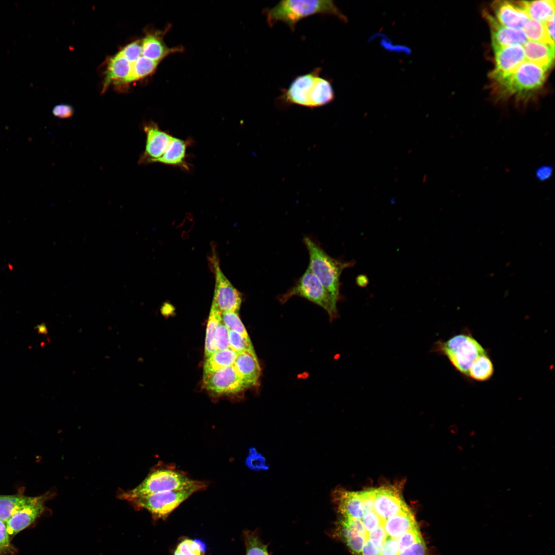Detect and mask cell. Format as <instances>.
Here are the masks:
<instances>
[{
	"mask_svg": "<svg viewBox=\"0 0 555 555\" xmlns=\"http://www.w3.org/2000/svg\"><path fill=\"white\" fill-rule=\"evenodd\" d=\"M493 47H504L512 45H523L528 40L522 28H512L504 26L491 15H488Z\"/></svg>",
	"mask_w": 555,
	"mask_h": 555,
	"instance_id": "16",
	"label": "cell"
},
{
	"mask_svg": "<svg viewBox=\"0 0 555 555\" xmlns=\"http://www.w3.org/2000/svg\"><path fill=\"white\" fill-rule=\"evenodd\" d=\"M131 63H130L119 52L108 61L106 76L104 81L103 90L113 81L124 82L130 74Z\"/></svg>",
	"mask_w": 555,
	"mask_h": 555,
	"instance_id": "23",
	"label": "cell"
},
{
	"mask_svg": "<svg viewBox=\"0 0 555 555\" xmlns=\"http://www.w3.org/2000/svg\"><path fill=\"white\" fill-rule=\"evenodd\" d=\"M146 134L145 150L140 155L139 164L153 163L161 157L168 149L173 137L169 132L161 130L158 124L150 121L143 126Z\"/></svg>",
	"mask_w": 555,
	"mask_h": 555,
	"instance_id": "11",
	"label": "cell"
},
{
	"mask_svg": "<svg viewBox=\"0 0 555 555\" xmlns=\"http://www.w3.org/2000/svg\"><path fill=\"white\" fill-rule=\"evenodd\" d=\"M221 321V312L212 301L206 328L205 345L206 358L216 351L215 345V335L216 328Z\"/></svg>",
	"mask_w": 555,
	"mask_h": 555,
	"instance_id": "28",
	"label": "cell"
},
{
	"mask_svg": "<svg viewBox=\"0 0 555 555\" xmlns=\"http://www.w3.org/2000/svg\"><path fill=\"white\" fill-rule=\"evenodd\" d=\"M526 60L548 69L553 61L554 45L528 40L523 45Z\"/></svg>",
	"mask_w": 555,
	"mask_h": 555,
	"instance_id": "21",
	"label": "cell"
},
{
	"mask_svg": "<svg viewBox=\"0 0 555 555\" xmlns=\"http://www.w3.org/2000/svg\"><path fill=\"white\" fill-rule=\"evenodd\" d=\"M33 497L21 494L0 495V519L7 523L21 508L29 503Z\"/></svg>",
	"mask_w": 555,
	"mask_h": 555,
	"instance_id": "26",
	"label": "cell"
},
{
	"mask_svg": "<svg viewBox=\"0 0 555 555\" xmlns=\"http://www.w3.org/2000/svg\"><path fill=\"white\" fill-rule=\"evenodd\" d=\"M361 520L366 532L377 528L383 521L378 515L374 509L368 511H364Z\"/></svg>",
	"mask_w": 555,
	"mask_h": 555,
	"instance_id": "38",
	"label": "cell"
},
{
	"mask_svg": "<svg viewBox=\"0 0 555 555\" xmlns=\"http://www.w3.org/2000/svg\"><path fill=\"white\" fill-rule=\"evenodd\" d=\"M205 482L191 479L185 473L172 468L162 467L153 470L143 481L134 489L124 492L120 497L127 499L154 493L191 488L205 489Z\"/></svg>",
	"mask_w": 555,
	"mask_h": 555,
	"instance_id": "4",
	"label": "cell"
},
{
	"mask_svg": "<svg viewBox=\"0 0 555 555\" xmlns=\"http://www.w3.org/2000/svg\"><path fill=\"white\" fill-rule=\"evenodd\" d=\"M547 70L525 60L513 72L497 83L504 93L523 97L542 85Z\"/></svg>",
	"mask_w": 555,
	"mask_h": 555,
	"instance_id": "7",
	"label": "cell"
},
{
	"mask_svg": "<svg viewBox=\"0 0 555 555\" xmlns=\"http://www.w3.org/2000/svg\"><path fill=\"white\" fill-rule=\"evenodd\" d=\"M203 384L207 391L217 396L235 394L246 389L233 365L214 372L203 380Z\"/></svg>",
	"mask_w": 555,
	"mask_h": 555,
	"instance_id": "10",
	"label": "cell"
},
{
	"mask_svg": "<svg viewBox=\"0 0 555 555\" xmlns=\"http://www.w3.org/2000/svg\"><path fill=\"white\" fill-rule=\"evenodd\" d=\"M10 546L6 523L0 519V548H8Z\"/></svg>",
	"mask_w": 555,
	"mask_h": 555,
	"instance_id": "43",
	"label": "cell"
},
{
	"mask_svg": "<svg viewBox=\"0 0 555 555\" xmlns=\"http://www.w3.org/2000/svg\"><path fill=\"white\" fill-rule=\"evenodd\" d=\"M192 143L193 141L190 138L183 140L173 137L164 154L161 157L155 160L153 163L158 162L165 165L178 167L185 171H189L191 165L187 161L188 155L186 152L187 147Z\"/></svg>",
	"mask_w": 555,
	"mask_h": 555,
	"instance_id": "18",
	"label": "cell"
},
{
	"mask_svg": "<svg viewBox=\"0 0 555 555\" xmlns=\"http://www.w3.org/2000/svg\"><path fill=\"white\" fill-rule=\"evenodd\" d=\"M164 32L147 33L142 41V55L154 61L160 62L170 54L179 52L180 48H170L163 40Z\"/></svg>",
	"mask_w": 555,
	"mask_h": 555,
	"instance_id": "20",
	"label": "cell"
},
{
	"mask_svg": "<svg viewBox=\"0 0 555 555\" xmlns=\"http://www.w3.org/2000/svg\"><path fill=\"white\" fill-rule=\"evenodd\" d=\"M554 15H553L550 18V20L545 24L547 33H548L550 40L553 42H554Z\"/></svg>",
	"mask_w": 555,
	"mask_h": 555,
	"instance_id": "44",
	"label": "cell"
},
{
	"mask_svg": "<svg viewBox=\"0 0 555 555\" xmlns=\"http://www.w3.org/2000/svg\"><path fill=\"white\" fill-rule=\"evenodd\" d=\"M422 538L418 526L410 530L403 534L398 540L399 552L410 547Z\"/></svg>",
	"mask_w": 555,
	"mask_h": 555,
	"instance_id": "37",
	"label": "cell"
},
{
	"mask_svg": "<svg viewBox=\"0 0 555 555\" xmlns=\"http://www.w3.org/2000/svg\"><path fill=\"white\" fill-rule=\"evenodd\" d=\"M197 488L154 493L127 499L136 508L145 509L156 518H164L192 494Z\"/></svg>",
	"mask_w": 555,
	"mask_h": 555,
	"instance_id": "8",
	"label": "cell"
},
{
	"mask_svg": "<svg viewBox=\"0 0 555 555\" xmlns=\"http://www.w3.org/2000/svg\"><path fill=\"white\" fill-rule=\"evenodd\" d=\"M492 8L498 23L512 28H522L530 18L522 2L519 4L509 1H496Z\"/></svg>",
	"mask_w": 555,
	"mask_h": 555,
	"instance_id": "15",
	"label": "cell"
},
{
	"mask_svg": "<svg viewBox=\"0 0 555 555\" xmlns=\"http://www.w3.org/2000/svg\"><path fill=\"white\" fill-rule=\"evenodd\" d=\"M303 242L309 253L308 268L338 302L341 299L340 290L341 274L345 269L353 267L355 261H345L332 257L318 243L309 236H305Z\"/></svg>",
	"mask_w": 555,
	"mask_h": 555,
	"instance_id": "3",
	"label": "cell"
},
{
	"mask_svg": "<svg viewBox=\"0 0 555 555\" xmlns=\"http://www.w3.org/2000/svg\"><path fill=\"white\" fill-rule=\"evenodd\" d=\"M553 167L550 165H543L539 166L535 171V177L540 181H545L549 179L552 176Z\"/></svg>",
	"mask_w": 555,
	"mask_h": 555,
	"instance_id": "42",
	"label": "cell"
},
{
	"mask_svg": "<svg viewBox=\"0 0 555 555\" xmlns=\"http://www.w3.org/2000/svg\"><path fill=\"white\" fill-rule=\"evenodd\" d=\"M230 348L237 354L248 352L256 355L251 340L234 331L229 330Z\"/></svg>",
	"mask_w": 555,
	"mask_h": 555,
	"instance_id": "32",
	"label": "cell"
},
{
	"mask_svg": "<svg viewBox=\"0 0 555 555\" xmlns=\"http://www.w3.org/2000/svg\"><path fill=\"white\" fill-rule=\"evenodd\" d=\"M215 276L213 302L221 312H238L242 302V295L231 283L221 271L215 254L210 258Z\"/></svg>",
	"mask_w": 555,
	"mask_h": 555,
	"instance_id": "9",
	"label": "cell"
},
{
	"mask_svg": "<svg viewBox=\"0 0 555 555\" xmlns=\"http://www.w3.org/2000/svg\"><path fill=\"white\" fill-rule=\"evenodd\" d=\"M522 29L529 41L554 45L547 33L545 24L529 18Z\"/></svg>",
	"mask_w": 555,
	"mask_h": 555,
	"instance_id": "30",
	"label": "cell"
},
{
	"mask_svg": "<svg viewBox=\"0 0 555 555\" xmlns=\"http://www.w3.org/2000/svg\"><path fill=\"white\" fill-rule=\"evenodd\" d=\"M159 63L141 56L131 63L130 74L124 82H133L149 76L156 70Z\"/></svg>",
	"mask_w": 555,
	"mask_h": 555,
	"instance_id": "29",
	"label": "cell"
},
{
	"mask_svg": "<svg viewBox=\"0 0 555 555\" xmlns=\"http://www.w3.org/2000/svg\"><path fill=\"white\" fill-rule=\"evenodd\" d=\"M73 107L67 104H59L54 106L52 110L53 115L60 119L70 118L73 115Z\"/></svg>",
	"mask_w": 555,
	"mask_h": 555,
	"instance_id": "41",
	"label": "cell"
},
{
	"mask_svg": "<svg viewBox=\"0 0 555 555\" xmlns=\"http://www.w3.org/2000/svg\"><path fill=\"white\" fill-rule=\"evenodd\" d=\"M293 296L304 298L319 305L328 313L331 320L338 316L337 302L308 268L295 284L278 299L284 303Z\"/></svg>",
	"mask_w": 555,
	"mask_h": 555,
	"instance_id": "6",
	"label": "cell"
},
{
	"mask_svg": "<svg viewBox=\"0 0 555 555\" xmlns=\"http://www.w3.org/2000/svg\"><path fill=\"white\" fill-rule=\"evenodd\" d=\"M416 526L415 517L410 509L392 515L384 522V528L388 538L396 540Z\"/></svg>",
	"mask_w": 555,
	"mask_h": 555,
	"instance_id": "22",
	"label": "cell"
},
{
	"mask_svg": "<svg viewBox=\"0 0 555 555\" xmlns=\"http://www.w3.org/2000/svg\"><path fill=\"white\" fill-rule=\"evenodd\" d=\"M0 554H1V548H0Z\"/></svg>",
	"mask_w": 555,
	"mask_h": 555,
	"instance_id": "45",
	"label": "cell"
},
{
	"mask_svg": "<svg viewBox=\"0 0 555 555\" xmlns=\"http://www.w3.org/2000/svg\"><path fill=\"white\" fill-rule=\"evenodd\" d=\"M268 25L272 27L278 22L285 23L294 31L295 25L301 20L316 14H329L347 22L346 16L330 0H285L275 6L264 10Z\"/></svg>",
	"mask_w": 555,
	"mask_h": 555,
	"instance_id": "2",
	"label": "cell"
},
{
	"mask_svg": "<svg viewBox=\"0 0 555 555\" xmlns=\"http://www.w3.org/2000/svg\"><path fill=\"white\" fill-rule=\"evenodd\" d=\"M399 555H429L423 539L399 552Z\"/></svg>",
	"mask_w": 555,
	"mask_h": 555,
	"instance_id": "40",
	"label": "cell"
},
{
	"mask_svg": "<svg viewBox=\"0 0 555 555\" xmlns=\"http://www.w3.org/2000/svg\"><path fill=\"white\" fill-rule=\"evenodd\" d=\"M48 497L47 494L33 497L29 503L11 516L6 523L10 536L28 527L41 516L45 510V503Z\"/></svg>",
	"mask_w": 555,
	"mask_h": 555,
	"instance_id": "14",
	"label": "cell"
},
{
	"mask_svg": "<svg viewBox=\"0 0 555 555\" xmlns=\"http://www.w3.org/2000/svg\"><path fill=\"white\" fill-rule=\"evenodd\" d=\"M142 41H135L124 47L119 52L132 63L142 56Z\"/></svg>",
	"mask_w": 555,
	"mask_h": 555,
	"instance_id": "35",
	"label": "cell"
},
{
	"mask_svg": "<svg viewBox=\"0 0 555 555\" xmlns=\"http://www.w3.org/2000/svg\"><path fill=\"white\" fill-rule=\"evenodd\" d=\"M237 354L229 348L225 350H216L206 358L203 365V380L221 368L233 365Z\"/></svg>",
	"mask_w": 555,
	"mask_h": 555,
	"instance_id": "24",
	"label": "cell"
},
{
	"mask_svg": "<svg viewBox=\"0 0 555 555\" xmlns=\"http://www.w3.org/2000/svg\"><path fill=\"white\" fill-rule=\"evenodd\" d=\"M215 345L216 350L230 348L229 329L221 321L218 325L215 335Z\"/></svg>",
	"mask_w": 555,
	"mask_h": 555,
	"instance_id": "36",
	"label": "cell"
},
{
	"mask_svg": "<svg viewBox=\"0 0 555 555\" xmlns=\"http://www.w3.org/2000/svg\"><path fill=\"white\" fill-rule=\"evenodd\" d=\"M494 373L492 360L486 352L479 355L470 366L468 377L478 382L489 380Z\"/></svg>",
	"mask_w": 555,
	"mask_h": 555,
	"instance_id": "27",
	"label": "cell"
},
{
	"mask_svg": "<svg viewBox=\"0 0 555 555\" xmlns=\"http://www.w3.org/2000/svg\"><path fill=\"white\" fill-rule=\"evenodd\" d=\"M321 68L295 78L288 87L282 90L280 100L287 104L309 108L325 105L335 98L331 83L320 76Z\"/></svg>",
	"mask_w": 555,
	"mask_h": 555,
	"instance_id": "1",
	"label": "cell"
},
{
	"mask_svg": "<svg viewBox=\"0 0 555 555\" xmlns=\"http://www.w3.org/2000/svg\"><path fill=\"white\" fill-rule=\"evenodd\" d=\"M432 349L446 356L455 369L467 378L474 360L487 352L471 333L465 331L456 334L446 341L436 342Z\"/></svg>",
	"mask_w": 555,
	"mask_h": 555,
	"instance_id": "5",
	"label": "cell"
},
{
	"mask_svg": "<svg viewBox=\"0 0 555 555\" xmlns=\"http://www.w3.org/2000/svg\"><path fill=\"white\" fill-rule=\"evenodd\" d=\"M342 517L361 520L363 515V502L360 492L338 490L334 496Z\"/></svg>",
	"mask_w": 555,
	"mask_h": 555,
	"instance_id": "19",
	"label": "cell"
},
{
	"mask_svg": "<svg viewBox=\"0 0 555 555\" xmlns=\"http://www.w3.org/2000/svg\"><path fill=\"white\" fill-rule=\"evenodd\" d=\"M246 555H269L267 547L255 531L246 530L244 533Z\"/></svg>",
	"mask_w": 555,
	"mask_h": 555,
	"instance_id": "31",
	"label": "cell"
},
{
	"mask_svg": "<svg viewBox=\"0 0 555 555\" xmlns=\"http://www.w3.org/2000/svg\"><path fill=\"white\" fill-rule=\"evenodd\" d=\"M233 366L241 377L246 389L258 384L261 368L256 355L248 352L238 353Z\"/></svg>",
	"mask_w": 555,
	"mask_h": 555,
	"instance_id": "17",
	"label": "cell"
},
{
	"mask_svg": "<svg viewBox=\"0 0 555 555\" xmlns=\"http://www.w3.org/2000/svg\"><path fill=\"white\" fill-rule=\"evenodd\" d=\"M374 509L383 520L410 509L398 491L393 487L373 489Z\"/></svg>",
	"mask_w": 555,
	"mask_h": 555,
	"instance_id": "13",
	"label": "cell"
},
{
	"mask_svg": "<svg viewBox=\"0 0 555 555\" xmlns=\"http://www.w3.org/2000/svg\"><path fill=\"white\" fill-rule=\"evenodd\" d=\"M529 18L545 24L554 15V1H522Z\"/></svg>",
	"mask_w": 555,
	"mask_h": 555,
	"instance_id": "25",
	"label": "cell"
},
{
	"mask_svg": "<svg viewBox=\"0 0 555 555\" xmlns=\"http://www.w3.org/2000/svg\"><path fill=\"white\" fill-rule=\"evenodd\" d=\"M174 555H202V550L197 542L186 539L178 544Z\"/></svg>",
	"mask_w": 555,
	"mask_h": 555,
	"instance_id": "34",
	"label": "cell"
},
{
	"mask_svg": "<svg viewBox=\"0 0 555 555\" xmlns=\"http://www.w3.org/2000/svg\"><path fill=\"white\" fill-rule=\"evenodd\" d=\"M246 464L249 468L254 470L263 469L265 467L267 468L263 456L253 449H250L246 459Z\"/></svg>",
	"mask_w": 555,
	"mask_h": 555,
	"instance_id": "39",
	"label": "cell"
},
{
	"mask_svg": "<svg viewBox=\"0 0 555 555\" xmlns=\"http://www.w3.org/2000/svg\"><path fill=\"white\" fill-rule=\"evenodd\" d=\"M221 314L222 321L229 330L234 331L244 337H249L238 312L227 311L221 312Z\"/></svg>",
	"mask_w": 555,
	"mask_h": 555,
	"instance_id": "33",
	"label": "cell"
},
{
	"mask_svg": "<svg viewBox=\"0 0 555 555\" xmlns=\"http://www.w3.org/2000/svg\"><path fill=\"white\" fill-rule=\"evenodd\" d=\"M495 66L491 78L498 82L513 72L526 60L523 45L493 47Z\"/></svg>",
	"mask_w": 555,
	"mask_h": 555,
	"instance_id": "12",
	"label": "cell"
}]
</instances>
